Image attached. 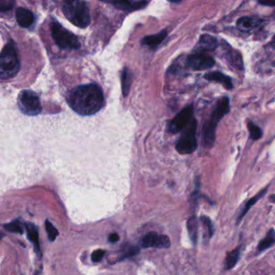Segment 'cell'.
I'll use <instances>...</instances> for the list:
<instances>
[{"mask_svg": "<svg viewBox=\"0 0 275 275\" xmlns=\"http://www.w3.org/2000/svg\"><path fill=\"white\" fill-rule=\"evenodd\" d=\"M200 220H201L202 223H203L206 228H207V230H208V238H212V236H213L214 234V232H215V229H214V225L213 224H212V220H211L208 216H200Z\"/></svg>", "mask_w": 275, "mask_h": 275, "instance_id": "cell-27", "label": "cell"}, {"mask_svg": "<svg viewBox=\"0 0 275 275\" xmlns=\"http://www.w3.org/2000/svg\"><path fill=\"white\" fill-rule=\"evenodd\" d=\"M198 228H199V226H198L197 218L195 216H191L187 220V228L191 243L194 246H195L197 244Z\"/></svg>", "mask_w": 275, "mask_h": 275, "instance_id": "cell-22", "label": "cell"}, {"mask_svg": "<svg viewBox=\"0 0 275 275\" xmlns=\"http://www.w3.org/2000/svg\"><path fill=\"white\" fill-rule=\"evenodd\" d=\"M196 131L197 120L193 118L182 131V135L177 142L176 150L179 154L186 155L195 152L198 146Z\"/></svg>", "mask_w": 275, "mask_h": 275, "instance_id": "cell-6", "label": "cell"}, {"mask_svg": "<svg viewBox=\"0 0 275 275\" xmlns=\"http://www.w3.org/2000/svg\"><path fill=\"white\" fill-rule=\"evenodd\" d=\"M143 248H168L171 246V239L167 235H158L157 232H150L142 239Z\"/></svg>", "mask_w": 275, "mask_h": 275, "instance_id": "cell-11", "label": "cell"}, {"mask_svg": "<svg viewBox=\"0 0 275 275\" xmlns=\"http://www.w3.org/2000/svg\"><path fill=\"white\" fill-rule=\"evenodd\" d=\"M219 53L222 59L225 60L228 66L233 68L234 70L238 71L244 70V62H243L242 55L238 50H235L231 46L227 41L222 40L219 45Z\"/></svg>", "mask_w": 275, "mask_h": 275, "instance_id": "cell-8", "label": "cell"}, {"mask_svg": "<svg viewBox=\"0 0 275 275\" xmlns=\"http://www.w3.org/2000/svg\"><path fill=\"white\" fill-rule=\"evenodd\" d=\"M18 106L21 112L30 116L39 115L42 111L39 96L31 90H24L19 94Z\"/></svg>", "mask_w": 275, "mask_h": 275, "instance_id": "cell-7", "label": "cell"}, {"mask_svg": "<svg viewBox=\"0 0 275 275\" xmlns=\"http://www.w3.org/2000/svg\"><path fill=\"white\" fill-rule=\"evenodd\" d=\"M65 17L77 27L84 29L90 23V12L86 2L66 1L62 6Z\"/></svg>", "mask_w": 275, "mask_h": 275, "instance_id": "cell-4", "label": "cell"}, {"mask_svg": "<svg viewBox=\"0 0 275 275\" xmlns=\"http://www.w3.org/2000/svg\"><path fill=\"white\" fill-rule=\"evenodd\" d=\"M45 226L46 232H47L48 238H49L50 241L53 242L57 238L59 232L57 230V228L52 224L51 222L49 221V220H45Z\"/></svg>", "mask_w": 275, "mask_h": 275, "instance_id": "cell-26", "label": "cell"}, {"mask_svg": "<svg viewBox=\"0 0 275 275\" xmlns=\"http://www.w3.org/2000/svg\"><path fill=\"white\" fill-rule=\"evenodd\" d=\"M52 37L58 47L62 50H78L81 47V44L78 37L62 27L59 23L54 21L50 25Z\"/></svg>", "mask_w": 275, "mask_h": 275, "instance_id": "cell-5", "label": "cell"}, {"mask_svg": "<svg viewBox=\"0 0 275 275\" xmlns=\"http://www.w3.org/2000/svg\"><path fill=\"white\" fill-rule=\"evenodd\" d=\"M68 103L75 112L81 115H94L103 107V91L95 83L74 87L68 95Z\"/></svg>", "mask_w": 275, "mask_h": 275, "instance_id": "cell-1", "label": "cell"}, {"mask_svg": "<svg viewBox=\"0 0 275 275\" xmlns=\"http://www.w3.org/2000/svg\"><path fill=\"white\" fill-rule=\"evenodd\" d=\"M25 228L27 231L28 238L33 243L37 252H40L39 233L37 226L33 223H26Z\"/></svg>", "mask_w": 275, "mask_h": 275, "instance_id": "cell-21", "label": "cell"}, {"mask_svg": "<svg viewBox=\"0 0 275 275\" xmlns=\"http://www.w3.org/2000/svg\"><path fill=\"white\" fill-rule=\"evenodd\" d=\"M216 65V61L208 54L195 53L187 56L186 67L195 71L209 70Z\"/></svg>", "mask_w": 275, "mask_h": 275, "instance_id": "cell-9", "label": "cell"}, {"mask_svg": "<svg viewBox=\"0 0 275 275\" xmlns=\"http://www.w3.org/2000/svg\"><path fill=\"white\" fill-rule=\"evenodd\" d=\"M119 240V236L117 233H111V234L109 235L108 240L109 242L111 243H115L117 242L118 240Z\"/></svg>", "mask_w": 275, "mask_h": 275, "instance_id": "cell-31", "label": "cell"}, {"mask_svg": "<svg viewBox=\"0 0 275 275\" xmlns=\"http://www.w3.org/2000/svg\"><path fill=\"white\" fill-rule=\"evenodd\" d=\"M4 228L7 231L10 232H14V233H18V234H23L24 233V228H23V224L21 223V220L20 219L13 220L9 224H5Z\"/></svg>", "mask_w": 275, "mask_h": 275, "instance_id": "cell-24", "label": "cell"}, {"mask_svg": "<svg viewBox=\"0 0 275 275\" xmlns=\"http://www.w3.org/2000/svg\"><path fill=\"white\" fill-rule=\"evenodd\" d=\"M122 90L124 96H127L129 92L130 83H131V78H130L129 71L127 70V68L123 69L122 72Z\"/></svg>", "mask_w": 275, "mask_h": 275, "instance_id": "cell-25", "label": "cell"}, {"mask_svg": "<svg viewBox=\"0 0 275 275\" xmlns=\"http://www.w3.org/2000/svg\"><path fill=\"white\" fill-rule=\"evenodd\" d=\"M258 4L264 5V6L275 7V2H273V1H271V2H268V1H258Z\"/></svg>", "mask_w": 275, "mask_h": 275, "instance_id": "cell-32", "label": "cell"}, {"mask_svg": "<svg viewBox=\"0 0 275 275\" xmlns=\"http://www.w3.org/2000/svg\"><path fill=\"white\" fill-rule=\"evenodd\" d=\"M268 187H266L265 188H264V189L261 190V191H259L257 195H254L253 197L248 199V201L244 203V207H243L242 209L240 210L238 216L236 217V224H240V222L242 220L243 218L246 215L247 212L250 210V208H252L253 206H254L255 204H256V203H257L258 200H260L261 198H263V196L266 194Z\"/></svg>", "mask_w": 275, "mask_h": 275, "instance_id": "cell-16", "label": "cell"}, {"mask_svg": "<svg viewBox=\"0 0 275 275\" xmlns=\"http://www.w3.org/2000/svg\"><path fill=\"white\" fill-rule=\"evenodd\" d=\"M247 127H248L249 136L253 141H257L262 138L263 132L261 127L255 124L250 119L247 120Z\"/></svg>", "mask_w": 275, "mask_h": 275, "instance_id": "cell-23", "label": "cell"}, {"mask_svg": "<svg viewBox=\"0 0 275 275\" xmlns=\"http://www.w3.org/2000/svg\"><path fill=\"white\" fill-rule=\"evenodd\" d=\"M140 252V249L138 247H132V248H129V250L127 251V253L124 254L123 257V259L127 258V257H131L132 256L138 254Z\"/></svg>", "mask_w": 275, "mask_h": 275, "instance_id": "cell-29", "label": "cell"}, {"mask_svg": "<svg viewBox=\"0 0 275 275\" xmlns=\"http://www.w3.org/2000/svg\"><path fill=\"white\" fill-rule=\"evenodd\" d=\"M108 3L114 5L115 8L120 9V10L127 11V12L143 9L149 4V2H144V1H136V2H135V1H123V2Z\"/></svg>", "mask_w": 275, "mask_h": 275, "instance_id": "cell-19", "label": "cell"}, {"mask_svg": "<svg viewBox=\"0 0 275 275\" xmlns=\"http://www.w3.org/2000/svg\"><path fill=\"white\" fill-rule=\"evenodd\" d=\"M21 69L17 47L14 42L10 41L3 49L0 56V76L2 79L13 78Z\"/></svg>", "mask_w": 275, "mask_h": 275, "instance_id": "cell-3", "label": "cell"}, {"mask_svg": "<svg viewBox=\"0 0 275 275\" xmlns=\"http://www.w3.org/2000/svg\"><path fill=\"white\" fill-rule=\"evenodd\" d=\"M220 43L216 37L209 34H203L199 37V41L195 45V53L207 54L217 50Z\"/></svg>", "mask_w": 275, "mask_h": 275, "instance_id": "cell-12", "label": "cell"}, {"mask_svg": "<svg viewBox=\"0 0 275 275\" xmlns=\"http://www.w3.org/2000/svg\"><path fill=\"white\" fill-rule=\"evenodd\" d=\"M167 37V30H163V31L158 33V34L147 36V37H144L143 40H142V45L148 46V47L152 49V50H156L157 48L162 44V42L166 39V37Z\"/></svg>", "mask_w": 275, "mask_h": 275, "instance_id": "cell-17", "label": "cell"}, {"mask_svg": "<svg viewBox=\"0 0 275 275\" xmlns=\"http://www.w3.org/2000/svg\"><path fill=\"white\" fill-rule=\"evenodd\" d=\"M269 47L273 49V50H275V34L269 43Z\"/></svg>", "mask_w": 275, "mask_h": 275, "instance_id": "cell-33", "label": "cell"}, {"mask_svg": "<svg viewBox=\"0 0 275 275\" xmlns=\"http://www.w3.org/2000/svg\"><path fill=\"white\" fill-rule=\"evenodd\" d=\"M262 20L253 17H240L236 21V28L242 33H249L262 23Z\"/></svg>", "mask_w": 275, "mask_h": 275, "instance_id": "cell-15", "label": "cell"}, {"mask_svg": "<svg viewBox=\"0 0 275 275\" xmlns=\"http://www.w3.org/2000/svg\"><path fill=\"white\" fill-rule=\"evenodd\" d=\"M13 5H14V2H10V1L5 2V1H2L1 2V11L5 12V11L10 10L13 8Z\"/></svg>", "mask_w": 275, "mask_h": 275, "instance_id": "cell-30", "label": "cell"}, {"mask_svg": "<svg viewBox=\"0 0 275 275\" xmlns=\"http://www.w3.org/2000/svg\"><path fill=\"white\" fill-rule=\"evenodd\" d=\"M16 19L19 25L22 28H29L35 21V17L33 12L25 8H19L17 9Z\"/></svg>", "mask_w": 275, "mask_h": 275, "instance_id": "cell-14", "label": "cell"}, {"mask_svg": "<svg viewBox=\"0 0 275 275\" xmlns=\"http://www.w3.org/2000/svg\"><path fill=\"white\" fill-rule=\"evenodd\" d=\"M230 111V99L227 96L218 99L209 119L203 123L201 138L202 145L206 149L212 148L216 142V131L218 123Z\"/></svg>", "mask_w": 275, "mask_h": 275, "instance_id": "cell-2", "label": "cell"}, {"mask_svg": "<svg viewBox=\"0 0 275 275\" xmlns=\"http://www.w3.org/2000/svg\"><path fill=\"white\" fill-rule=\"evenodd\" d=\"M270 201L273 202V203H275V195H271V196H270Z\"/></svg>", "mask_w": 275, "mask_h": 275, "instance_id": "cell-34", "label": "cell"}, {"mask_svg": "<svg viewBox=\"0 0 275 275\" xmlns=\"http://www.w3.org/2000/svg\"><path fill=\"white\" fill-rule=\"evenodd\" d=\"M193 118L194 106L191 104L184 107L182 111L177 114L174 119L169 122L167 130L171 133H178L179 131H183Z\"/></svg>", "mask_w": 275, "mask_h": 275, "instance_id": "cell-10", "label": "cell"}, {"mask_svg": "<svg viewBox=\"0 0 275 275\" xmlns=\"http://www.w3.org/2000/svg\"><path fill=\"white\" fill-rule=\"evenodd\" d=\"M203 78H205L206 80L220 83L227 90H232V89H233V83H232L231 77L228 76V75H226V74H223V73L220 72V71H212V72L206 73L203 75Z\"/></svg>", "mask_w": 275, "mask_h": 275, "instance_id": "cell-13", "label": "cell"}, {"mask_svg": "<svg viewBox=\"0 0 275 275\" xmlns=\"http://www.w3.org/2000/svg\"><path fill=\"white\" fill-rule=\"evenodd\" d=\"M242 245H240L227 253L225 261H224V269L226 270L232 269L237 264L242 253Z\"/></svg>", "mask_w": 275, "mask_h": 275, "instance_id": "cell-18", "label": "cell"}, {"mask_svg": "<svg viewBox=\"0 0 275 275\" xmlns=\"http://www.w3.org/2000/svg\"><path fill=\"white\" fill-rule=\"evenodd\" d=\"M104 254L105 251H103V249H98V250L94 251L92 254H91V260L94 262H99L103 259Z\"/></svg>", "mask_w": 275, "mask_h": 275, "instance_id": "cell-28", "label": "cell"}, {"mask_svg": "<svg viewBox=\"0 0 275 275\" xmlns=\"http://www.w3.org/2000/svg\"><path fill=\"white\" fill-rule=\"evenodd\" d=\"M275 244V229L271 228L269 232H267L266 236L260 240L258 245H257V252L259 253L265 252L267 249H269L271 247H273Z\"/></svg>", "mask_w": 275, "mask_h": 275, "instance_id": "cell-20", "label": "cell"}]
</instances>
